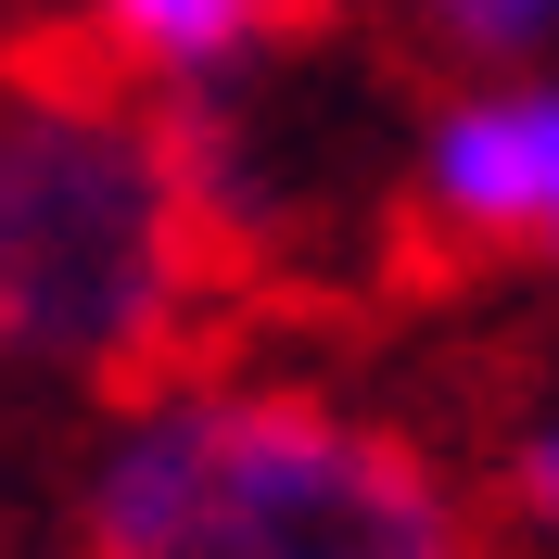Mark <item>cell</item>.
I'll list each match as a JSON object with an SVG mask.
<instances>
[{
    "instance_id": "cell-1",
    "label": "cell",
    "mask_w": 559,
    "mask_h": 559,
    "mask_svg": "<svg viewBox=\"0 0 559 559\" xmlns=\"http://www.w3.org/2000/svg\"><path fill=\"white\" fill-rule=\"evenodd\" d=\"M76 559H484V509L407 419L280 369H166L76 457Z\"/></svg>"
},
{
    "instance_id": "cell-2",
    "label": "cell",
    "mask_w": 559,
    "mask_h": 559,
    "mask_svg": "<svg viewBox=\"0 0 559 559\" xmlns=\"http://www.w3.org/2000/svg\"><path fill=\"white\" fill-rule=\"evenodd\" d=\"M191 153L90 76L0 90V369L76 394L166 382L191 306Z\"/></svg>"
},
{
    "instance_id": "cell-6",
    "label": "cell",
    "mask_w": 559,
    "mask_h": 559,
    "mask_svg": "<svg viewBox=\"0 0 559 559\" xmlns=\"http://www.w3.org/2000/svg\"><path fill=\"white\" fill-rule=\"evenodd\" d=\"M496 509L559 547V369L509 407V432H496Z\"/></svg>"
},
{
    "instance_id": "cell-5",
    "label": "cell",
    "mask_w": 559,
    "mask_h": 559,
    "mask_svg": "<svg viewBox=\"0 0 559 559\" xmlns=\"http://www.w3.org/2000/svg\"><path fill=\"white\" fill-rule=\"evenodd\" d=\"M407 26L457 76H534L559 51V0H407Z\"/></svg>"
},
{
    "instance_id": "cell-4",
    "label": "cell",
    "mask_w": 559,
    "mask_h": 559,
    "mask_svg": "<svg viewBox=\"0 0 559 559\" xmlns=\"http://www.w3.org/2000/svg\"><path fill=\"white\" fill-rule=\"evenodd\" d=\"M280 13H293V0H90V38H103L140 90L216 103V90L254 76V51L280 38Z\"/></svg>"
},
{
    "instance_id": "cell-3",
    "label": "cell",
    "mask_w": 559,
    "mask_h": 559,
    "mask_svg": "<svg viewBox=\"0 0 559 559\" xmlns=\"http://www.w3.org/2000/svg\"><path fill=\"white\" fill-rule=\"evenodd\" d=\"M407 204L457 254H522L559 280V64L534 76H457L407 140Z\"/></svg>"
}]
</instances>
